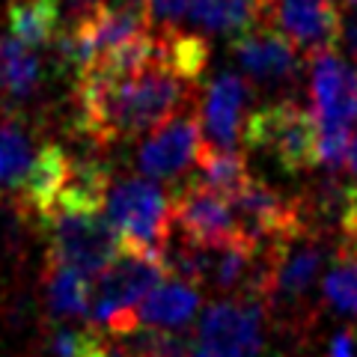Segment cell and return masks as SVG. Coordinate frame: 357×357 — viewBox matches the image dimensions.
I'll return each mask as SVG.
<instances>
[{"label": "cell", "instance_id": "obj_21", "mask_svg": "<svg viewBox=\"0 0 357 357\" xmlns=\"http://www.w3.org/2000/svg\"><path fill=\"white\" fill-rule=\"evenodd\" d=\"M197 170H199L197 182L223 197H232L250 178L248 161L236 149H220V146H211V143H203V149H199Z\"/></svg>", "mask_w": 357, "mask_h": 357}, {"label": "cell", "instance_id": "obj_14", "mask_svg": "<svg viewBox=\"0 0 357 357\" xmlns=\"http://www.w3.org/2000/svg\"><path fill=\"white\" fill-rule=\"evenodd\" d=\"M203 292L194 280L185 277H164L134 310V328H161V331H185L197 319Z\"/></svg>", "mask_w": 357, "mask_h": 357}, {"label": "cell", "instance_id": "obj_24", "mask_svg": "<svg viewBox=\"0 0 357 357\" xmlns=\"http://www.w3.org/2000/svg\"><path fill=\"white\" fill-rule=\"evenodd\" d=\"M188 6H191V0H149L152 18L164 21L167 27H173L178 18L188 15Z\"/></svg>", "mask_w": 357, "mask_h": 357}, {"label": "cell", "instance_id": "obj_17", "mask_svg": "<svg viewBox=\"0 0 357 357\" xmlns=\"http://www.w3.org/2000/svg\"><path fill=\"white\" fill-rule=\"evenodd\" d=\"M39 146L24 119H0V203H15Z\"/></svg>", "mask_w": 357, "mask_h": 357}, {"label": "cell", "instance_id": "obj_4", "mask_svg": "<svg viewBox=\"0 0 357 357\" xmlns=\"http://www.w3.org/2000/svg\"><path fill=\"white\" fill-rule=\"evenodd\" d=\"M105 215L119 232L122 248L164 253L173 236L170 199L146 176L114 178L105 199Z\"/></svg>", "mask_w": 357, "mask_h": 357}, {"label": "cell", "instance_id": "obj_19", "mask_svg": "<svg viewBox=\"0 0 357 357\" xmlns=\"http://www.w3.org/2000/svg\"><path fill=\"white\" fill-rule=\"evenodd\" d=\"M42 81V60L36 48L15 36H0V96L9 102H24Z\"/></svg>", "mask_w": 357, "mask_h": 357}, {"label": "cell", "instance_id": "obj_5", "mask_svg": "<svg viewBox=\"0 0 357 357\" xmlns=\"http://www.w3.org/2000/svg\"><path fill=\"white\" fill-rule=\"evenodd\" d=\"M244 143L268 155L286 173L319 167V131L312 114L295 102H271L256 107L244 126Z\"/></svg>", "mask_w": 357, "mask_h": 357}, {"label": "cell", "instance_id": "obj_28", "mask_svg": "<svg viewBox=\"0 0 357 357\" xmlns=\"http://www.w3.org/2000/svg\"><path fill=\"white\" fill-rule=\"evenodd\" d=\"M345 170H351L357 176V126L351 131V143H349V161H345Z\"/></svg>", "mask_w": 357, "mask_h": 357}, {"label": "cell", "instance_id": "obj_18", "mask_svg": "<svg viewBox=\"0 0 357 357\" xmlns=\"http://www.w3.org/2000/svg\"><path fill=\"white\" fill-rule=\"evenodd\" d=\"M63 9L57 0H13L6 9L9 36L30 45V48H45L54 45L63 33Z\"/></svg>", "mask_w": 357, "mask_h": 357}, {"label": "cell", "instance_id": "obj_2", "mask_svg": "<svg viewBox=\"0 0 357 357\" xmlns=\"http://www.w3.org/2000/svg\"><path fill=\"white\" fill-rule=\"evenodd\" d=\"M310 114L319 131V167L342 170L357 126V66L337 48L310 54Z\"/></svg>", "mask_w": 357, "mask_h": 357}, {"label": "cell", "instance_id": "obj_1", "mask_svg": "<svg viewBox=\"0 0 357 357\" xmlns=\"http://www.w3.org/2000/svg\"><path fill=\"white\" fill-rule=\"evenodd\" d=\"M191 89L146 33L77 75V128L96 146L128 143L191 107Z\"/></svg>", "mask_w": 357, "mask_h": 357}, {"label": "cell", "instance_id": "obj_22", "mask_svg": "<svg viewBox=\"0 0 357 357\" xmlns=\"http://www.w3.org/2000/svg\"><path fill=\"white\" fill-rule=\"evenodd\" d=\"M321 298L340 316H357V244L337 256L321 274Z\"/></svg>", "mask_w": 357, "mask_h": 357}, {"label": "cell", "instance_id": "obj_15", "mask_svg": "<svg viewBox=\"0 0 357 357\" xmlns=\"http://www.w3.org/2000/svg\"><path fill=\"white\" fill-rule=\"evenodd\" d=\"M250 98V86L241 75H218L211 86L206 89L203 107H199V122H203V134L211 140V146L220 149H236L241 114Z\"/></svg>", "mask_w": 357, "mask_h": 357}, {"label": "cell", "instance_id": "obj_16", "mask_svg": "<svg viewBox=\"0 0 357 357\" xmlns=\"http://www.w3.org/2000/svg\"><path fill=\"white\" fill-rule=\"evenodd\" d=\"M274 0H191L188 18L208 33H248L271 15Z\"/></svg>", "mask_w": 357, "mask_h": 357}, {"label": "cell", "instance_id": "obj_23", "mask_svg": "<svg viewBox=\"0 0 357 357\" xmlns=\"http://www.w3.org/2000/svg\"><path fill=\"white\" fill-rule=\"evenodd\" d=\"M45 351H48V357H116V351H110L102 333L69 325H57L48 333Z\"/></svg>", "mask_w": 357, "mask_h": 357}, {"label": "cell", "instance_id": "obj_25", "mask_svg": "<svg viewBox=\"0 0 357 357\" xmlns=\"http://www.w3.org/2000/svg\"><path fill=\"white\" fill-rule=\"evenodd\" d=\"M328 357H357V337L354 331H337L328 342Z\"/></svg>", "mask_w": 357, "mask_h": 357}, {"label": "cell", "instance_id": "obj_9", "mask_svg": "<svg viewBox=\"0 0 357 357\" xmlns=\"http://www.w3.org/2000/svg\"><path fill=\"white\" fill-rule=\"evenodd\" d=\"M325 248L316 238L292 232L280 244H274L271 256V280H268V307L298 310L312 295V289L321 286L325 274Z\"/></svg>", "mask_w": 357, "mask_h": 357}, {"label": "cell", "instance_id": "obj_12", "mask_svg": "<svg viewBox=\"0 0 357 357\" xmlns=\"http://www.w3.org/2000/svg\"><path fill=\"white\" fill-rule=\"evenodd\" d=\"M342 9L333 0H274L268 24L289 36L304 54L337 48L342 42Z\"/></svg>", "mask_w": 357, "mask_h": 357}, {"label": "cell", "instance_id": "obj_3", "mask_svg": "<svg viewBox=\"0 0 357 357\" xmlns=\"http://www.w3.org/2000/svg\"><path fill=\"white\" fill-rule=\"evenodd\" d=\"M164 277H170L164 253L122 248L96 277H89L86 319L105 325L107 333L126 337L134 331V310Z\"/></svg>", "mask_w": 357, "mask_h": 357}, {"label": "cell", "instance_id": "obj_27", "mask_svg": "<svg viewBox=\"0 0 357 357\" xmlns=\"http://www.w3.org/2000/svg\"><path fill=\"white\" fill-rule=\"evenodd\" d=\"M342 42L349 45V54L357 60V13L342 21Z\"/></svg>", "mask_w": 357, "mask_h": 357}, {"label": "cell", "instance_id": "obj_29", "mask_svg": "<svg viewBox=\"0 0 357 357\" xmlns=\"http://www.w3.org/2000/svg\"><path fill=\"white\" fill-rule=\"evenodd\" d=\"M191 357H227V354H218V351H208V349H197Z\"/></svg>", "mask_w": 357, "mask_h": 357}, {"label": "cell", "instance_id": "obj_11", "mask_svg": "<svg viewBox=\"0 0 357 357\" xmlns=\"http://www.w3.org/2000/svg\"><path fill=\"white\" fill-rule=\"evenodd\" d=\"M232 54H236L241 72L256 84L295 81L304 66V51L268 21L248 33H238L232 39Z\"/></svg>", "mask_w": 357, "mask_h": 357}, {"label": "cell", "instance_id": "obj_30", "mask_svg": "<svg viewBox=\"0 0 357 357\" xmlns=\"http://www.w3.org/2000/svg\"><path fill=\"white\" fill-rule=\"evenodd\" d=\"M345 3H349V6H357V0H345Z\"/></svg>", "mask_w": 357, "mask_h": 357}, {"label": "cell", "instance_id": "obj_8", "mask_svg": "<svg viewBox=\"0 0 357 357\" xmlns=\"http://www.w3.org/2000/svg\"><path fill=\"white\" fill-rule=\"evenodd\" d=\"M173 229L182 241L199 248H227V244H250L236 218L229 197L194 182L182 185L170 199Z\"/></svg>", "mask_w": 357, "mask_h": 357}, {"label": "cell", "instance_id": "obj_13", "mask_svg": "<svg viewBox=\"0 0 357 357\" xmlns=\"http://www.w3.org/2000/svg\"><path fill=\"white\" fill-rule=\"evenodd\" d=\"M72 170V158L60 143H42L36 158H33V167L21 185V191L15 197V208L33 223L48 220L60 206L66 178H69Z\"/></svg>", "mask_w": 357, "mask_h": 357}, {"label": "cell", "instance_id": "obj_6", "mask_svg": "<svg viewBox=\"0 0 357 357\" xmlns=\"http://www.w3.org/2000/svg\"><path fill=\"white\" fill-rule=\"evenodd\" d=\"M45 229V259L69 265L86 277H96L122 250V238L105 211L60 208L42 223Z\"/></svg>", "mask_w": 357, "mask_h": 357}, {"label": "cell", "instance_id": "obj_10", "mask_svg": "<svg viewBox=\"0 0 357 357\" xmlns=\"http://www.w3.org/2000/svg\"><path fill=\"white\" fill-rule=\"evenodd\" d=\"M203 143L206 134L199 114L185 107L182 114H176L173 119H167L164 126L155 128L152 137L143 143L137 152V167L146 178L173 182V178L185 176L197 164Z\"/></svg>", "mask_w": 357, "mask_h": 357}, {"label": "cell", "instance_id": "obj_7", "mask_svg": "<svg viewBox=\"0 0 357 357\" xmlns=\"http://www.w3.org/2000/svg\"><path fill=\"white\" fill-rule=\"evenodd\" d=\"M265 316L268 304L262 298H223L197 319L194 340L199 349L227 357H259L265 349Z\"/></svg>", "mask_w": 357, "mask_h": 357}, {"label": "cell", "instance_id": "obj_26", "mask_svg": "<svg viewBox=\"0 0 357 357\" xmlns=\"http://www.w3.org/2000/svg\"><path fill=\"white\" fill-rule=\"evenodd\" d=\"M342 220H345V229H349V236L357 241V176H354V185L349 188V191H345Z\"/></svg>", "mask_w": 357, "mask_h": 357}, {"label": "cell", "instance_id": "obj_20", "mask_svg": "<svg viewBox=\"0 0 357 357\" xmlns=\"http://www.w3.org/2000/svg\"><path fill=\"white\" fill-rule=\"evenodd\" d=\"M45 295L54 319H86L89 277L69 265L45 259Z\"/></svg>", "mask_w": 357, "mask_h": 357}, {"label": "cell", "instance_id": "obj_31", "mask_svg": "<svg viewBox=\"0 0 357 357\" xmlns=\"http://www.w3.org/2000/svg\"><path fill=\"white\" fill-rule=\"evenodd\" d=\"M116 357H122V354H116Z\"/></svg>", "mask_w": 357, "mask_h": 357}]
</instances>
